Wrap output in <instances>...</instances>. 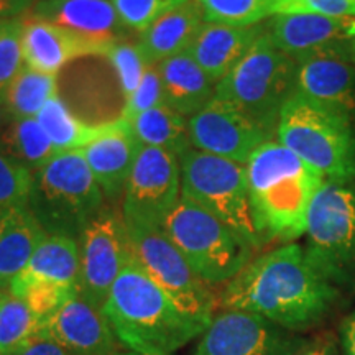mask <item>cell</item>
<instances>
[{
    "label": "cell",
    "mask_w": 355,
    "mask_h": 355,
    "mask_svg": "<svg viewBox=\"0 0 355 355\" xmlns=\"http://www.w3.org/2000/svg\"><path fill=\"white\" fill-rule=\"evenodd\" d=\"M21 32V17L0 20V94L25 68Z\"/></svg>",
    "instance_id": "1f68e13d"
},
{
    "label": "cell",
    "mask_w": 355,
    "mask_h": 355,
    "mask_svg": "<svg viewBox=\"0 0 355 355\" xmlns=\"http://www.w3.org/2000/svg\"><path fill=\"white\" fill-rule=\"evenodd\" d=\"M188 128L193 148L241 165H247L252 153L275 137L242 110L216 96L188 119Z\"/></svg>",
    "instance_id": "5bb4252c"
},
{
    "label": "cell",
    "mask_w": 355,
    "mask_h": 355,
    "mask_svg": "<svg viewBox=\"0 0 355 355\" xmlns=\"http://www.w3.org/2000/svg\"><path fill=\"white\" fill-rule=\"evenodd\" d=\"M37 2L38 0H0V20L19 19Z\"/></svg>",
    "instance_id": "f35d334b"
},
{
    "label": "cell",
    "mask_w": 355,
    "mask_h": 355,
    "mask_svg": "<svg viewBox=\"0 0 355 355\" xmlns=\"http://www.w3.org/2000/svg\"><path fill=\"white\" fill-rule=\"evenodd\" d=\"M21 48L25 66L44 74H55L74 58L107 55L114 43L96 42L63 26L30 15L21 17Z\"/></svg>",
    "instance_id": "e0dca14e"
},
{
    "label": "cell",
    "mask_w": 355,
    "mask_h": 355,
    "mask_svg": "<svg viewBox=\"0 0 355 355\" xmlns=\"http://www.w3.org/2000/svg\"><path fill=\"white\" fill-rule=\"evenodd\" d=\"M245 171L250 211L261 243H291L304 235L309 206L326 181L321 173L278 140L259 146Z\"/></svg>",
    "instance_id": "7a4b0ae2"
},
{
    "label": "cell",
    "mask_w": 355,
    "mask_h": 355,
    "mask_svg": "<svg viewBox=\"0 0 355 355\" xmlns=\"http://www.w3.org/2000/svg\"><path fill=\"white\" fill-rule=\"evenodd\" d=\"M157 68L163 86V101L186 119L206 107L216 94L217 84L204 73L189 51L159 61Z\"/></svg>",
    "instance_id": "603a6c76"
},
{
    "label": "cell",
    "mask_w": 355,
    "mask_h": 355,
    "mask_svg": "<svg viewBox=\"0 0 355 355\" xmlns=\"http://www.w3.org/2000/svg\"><path fill=\"white\" fill-rule=\"evenodd\" d=\"M102 313L119 343L141 355H173L207 329L178 309L132 260V254L110 288Z\"/></svg>",
    "instance_id": "3957f363"
},
{
    "label": "cell",
    "mask_w": 355,
    "mask_h": 355,
    "mask_svg": "<svg viewBox=\"0 0 355 355\" xmlns=\"http://www.w3.org/2000/svg\"><path fill=\"white\" fill-rule=\"evenodd\" d=\"M350 42L329 44L293 60L295 92L355 121V64Z\"/></svg>",
    "instance_id": "9a60e30c"
},
{
    "label": "cell",
    "mask_w": 355,
    "mask_h": 355,
    "mask_svg": "<svg viewBox=\"0 0 355 355\" xmlns=\"http://www.w3.org/2000/svg\"><path fill=\"white\" fill-rule=\"evenodd\" d=\"M46 235L28 204L0 209V285L7 291Z\"/></svg>",
    "instance_id": "d4e9b609"
},
{
    "label": "cell",
    "mask_w": 355,
    "mask_h": 355,
    "mask_svg": "<svg viewBox=\"0 0 355 355\" xmlns=\"http://www.w3.org/2000/svg\"><path fill=\"white\" fill-rule=\"evenodd\" d=\"M140 150L141 144L123 117H121L117 128L81 150L102 193L110 201H117L123 196V189Z\"/></svg>",
    "instance_id": "ffe728a7"
},
{
    "label": "cell",
    "mask_w": 355,
    "mask_h": 355,
    "mask_svg": "<svg viewBox=\"0 0 355 355\" xmlns=\"http://www.w3.org/2000/svg\"><path fill=\"white\" fill-rule=\"evenodd\" d=\"M163 104H165V101H163V86L158 74V68L157 64H150L145 71L144 79L140 81L139 87L133 91L130 97L125 99V107H123L122 117L130 122L137 115Z\"/></svg>",
    "instance_id": "d590c367"
},
{
    "label": "cell",
    "mask_w": 355,
    "mask_h": 355,
    "mask_svg": "<svg viewBox=\"0 0 355 355\" xmlns=\"http://www.w3.org/2000/svg\"><path fill=\"white\" fill-rule=\"evenodd\" d=\"M275 48L296 58L329 44L355 38V19H334L316 13H279L265 24Z\"/></svg>",
    "instance_id": "ac0fdd59"
},
{
    "label": "cell",
    "mask_w": 355,
    "mask_h": 355,
    "mask_svg": "<svg viewBox=\"0 0 355 355\" xmlns=\"http://www.w3.org/2000/svg\"><path fill=\"white\" fill-rule=\"evenodd\" d=\"M33 173L0 152V209L28 204Z\"/></svg>",
    "instance_id": "836d02e7"
},
{
    "label": "cell",
    "mask_w": 355,
    "mask_h": 355,
    "mask_svg": "<svg viewBox=\"0 0 355 355\" xmlns=\"http://www.w3.org/2000/svg\"><path fill=\"white\" fill-rule=\"evenodd\" d=\"M296 61L279 51L266 32L245 58L216 86V97L277 133L279 112L295 94Z\"/></svg>",
    "instance_id": "52a82bcc"
},
{
    "label": "cell",
    "mask_w": 355,
    "mask_h": 355,
    "mask_svg": "<svg viewBox=\"0 0 355 355\" xmlns=\"http://www.w3.org/2000/svg\"><path fill=\"white\" fill-rule=\"evenodd\" d=\"M0 152L32 173L38 171L60 153L37 119L8 121L0 132Z\"/></svg>",
    "instance_id": "83f0119b"
},
{
    "label": "cell",
    "mask_w": 355,
    "mask_h": 355,
    "mask_svg": "<svg viewBox=\"0 0 355 355\" xmlns=\"http://www.w3.org/2000/svg\"><path fill=\"white\" fill-rule=\"evenodd\" d=\"M211 24L250 26L272 17L275 0H198Z\"/></svg>",
    "instance_id": "4dcf8cb0"
},
{
    "label": "cell",
    "mask_w": 355,
    "mask_h": 355,
    "mask_svg": "<svg viewBox=\"0 0 355 355\" xmlns=\"http://www.w3.org/2000/svg\"><path fill=\"white\" fill-rule=\"evenodd\" d=\"M78 243L79 295L102 311L110 288L130 259V242L122 214L102 207L81 230Z\"/></svg>",
    "instance_id": "8fae6325"
},
{
    "label": "cell",
    "mask_w": 355,
    "mask_h": 355,
    "mask_svg": "<svg viewBox=\"0 0 355 355\" xmlns=\"http://www.w3.org/2000/svg\"><path fill=\"white\" fill-rule=\"evenodd\" d=\"M159 227L207 285L229 283L245 268L255 250L219 219L184 198L178 199Z\"/></svg>",
    "instance_id": "8992f818"
},
{
    "label": "cell",
    "mask_w": 355,
    "mask_h": 355,
    "mask_svg": "<svg viewBox=\"0 0 355 355\" xmlns=\"http://www.w3.org/2000/svg\"><path fill=\"white\" fill-rule=\"evenodd\" d=\"M265 33V24L232 26L206 21L191 44L189 55L216 84L245 58Z\"/></svg>",
    "instance_id": "7402d4cb"
},
{
    "label": "cell",
    "mask_w": 355,
    "mask_h": 355,
    "mask_svg": "<svg viewBox=\"0 0 355 355\" xmlns=\"http://www.w3.org/2000/svg\"><path fill=\"white\" fill-rule=\"evenodd\" d=\"M105 56L112 63L115 73L119 76V81H121L123 97L127 99L139 87L150 63L146 61L144 53H141L139 43L133 44L127 42H117L112 44V48H110Z\"/></svg>",
    "instance_id": "d6a6232c"
},
{
    "label": "cell",
    "mask_w": 355,
    "mask_h": 355,
    "mask_svg": "<svg viewBox=\"0 0 355 355\" xmlns=\"http://www.w3.org/2000/svg\"><path fill=\"white\" fill-rule=\"evenodd\" d=\"M17 355H76L69 350H66L61 345L53 343L50 339H44V337L38 336L32 344H28L26 347Z\"/></svg>",
    "instance_id": "74e56055"
},
{
    "label": "cell",
    "mask_w": 355,
    "mask_h": 355,
    "mask_svg": "<svg viewBox=\"0 0 355 355\" xmlns=\"http://www.w3.org/2000/svg\"><path fill=\"white\" fill-rule=\"evenodd\" d=\"M8 121H10V119H8L6 105H3V101H2V96H0V132L3 130V127L7 125Z\"/></svg>",
    "instance_id": "60d3db41"
},
{
    "label": "cell",
    "mask_w": 355,
    "mask_h": 355,
    "mask_svg": "<svg viewBox=\"0 0 355 355\" xmlns=\"http://www.w3.org/2000/svg\"><path fill=\"white\" fill-rule=\"evenodd\" d=\"M79 278L81 260L76 239L46 235L25 268L12 279L8 293L19 296L26 288L40 285L79 291Z\"/></svg>",
    "instance_id": "d6986e66"
},
{
    "label": "cell",
    "mask_w": 355,
    "mask_h": 355,
    "mask_svg": "<svg viewBox=\"0 0 355 355\" xmlns=\"http://www.w3.org/2000/svg\"><path fill=\"white\" fill-rule=\"evenodd\" d=\"M277 139L324 180L355 184V121L295 92L279 112Z\"/></svg>",
    "instance_id": "277c9868"
},
{
    "label": "cell",
    "mask_w": 355,
    "mask_h": 355,
    "mask_svg": "<svg viewBox=\"0 0 355 355\" xmlns=\"http://www.w3.org/2000/svg\"><path fill=\"white\" fill-rule=\"evenodd\" d=\"M104 193L81 150L60 152L33 173L28 207L48 235L76 239L102 209Z\"/></svg>",
    "instance_id": "5b68a950"
},
{
    "label": "cell",
    "mask_w": 355,
    "mask_h": 355,
    "mask_svg": "<svg viewBox=\"0 0 355 355\" xmlns=\"http://www.w3.org/2000/svg\"><path fill=\"white\" fill-rule=\"evenodd\" d=\"M115 355H141V354H135V352H128V354L123 352V354H122V352H121V354H115Z\"/></svg>",
    "instance_id": "f6af8a7d"
},
{
    "label": "cell",
    "mask_w": 355,
    "mask_h": 355,
    "mask_svg": "<svg viewBox=\"0 0 355 355\" xmlns=\"http://www.w3.org/2000/svg\"><path fill=\"white\" fill-rule=\"evenodd\" d=\"M339 295L311 263L304 247L291 242L248 261L225 283L219 304L220 309L255 314L295 332L326 318Z\"/></svg>",
    "instance_id": "6da1fadb"
},
{
    "label": "cell",
    "mask_w": 355,
    "mask_h": 355,
    "mask_svg": "<svg viewBox=\"0 0 355 355\" xmlns=\"http://www.w3.org/2000/svg\"><path fill=\"white\" fill-rule=\"evenodd\" d=\"M303 339L243 311L220 309L201 334L193 355H300Z\"/></svg>",
    "instance_id": "4fadbf2b"
},
{
    "label": "cell",
    "mask_w": 355,
    "mask_h": 355,
    "mask_svg": "<svg viewBox=\"0 0 355 355\" xmlns=\"http://www.w3.org/2000/svg\"><path fill=\"white\" fill-rule=\"evenodd\" d=\"M206 24L201 3L186 0L141 32L139 46L150 64L189 51L199 30Z\"/></svg>",
    "instance_id": "cb8c5ba5"
},
{
    "label": "cell",
    "mask_w": 355,
    "mask_h": 355,
    "mask_svg": "<svg viewBox=\"0 0 355 355\" xmlns=\"http://www.w3.org/2000/svg\"><path fill=\"white\" fill-rule=\"evenodd\" d=\"M300 355H332V350H331V349H327V347H321V349L309 350V352H306V354H300Z\"/></svg>",
    "instance_id": "b9f144b4"
},
{
    "label": "cell",
    "mask_w": 355,
    "mask_h": 355,
    "mask_svg": "<svg viewBox=\"0 0 355 355\" xmlns=\"http://www.w3.org/2000/svg\"><path fill=\"white\" fill-rule=\"evenodd\" d=\"M112 2L122 24L128 30L145 32L159 17L184 3L186 0H112Z\"/></svg>",
    "instance_id": "e575fe53"
},
{
    "label": "cell",
    "mask_w": 355,
    "mask_h": 355,
    "mask_svg": "<svg viewBox=\"0 0 355 355\" xmlns=\"http://www.w3.org/2000/svg\"><path fill=\"white\" fill-rule=\"evenodd\" d=\"M350 51H352V60H354V64H355V38L350 42Z\"/></svg>",
    "instance_id": "7bdbcfd3"
},
{
    "label": "cell",
    "mask_w": 355,
    "mask_h": 355,
    "mask_svg": "<svg viewBox=\"0 0 355 355\" xmlns=\"http://www.w3.org/2000/svg\"><path fill=\"white\" fill-rule=\"evenodd\" d=\"M37 314L12 293L0 298V355H17L40 334Z\"/></svg>",
    "instance_id": "f546056e"
},
{
    "label": "cell",
    "mask_w": 355,
    "mask_h": 355,
    "mask_svg": "<svg viewBox=\"0 0 355 355\" xmlns=\"http://www.w3.org/2000/svg\"><path fill=\"white\" fill-rule=\"evenodd\" d=\"M306 254L332 286L355 293V184L324 181L313 198Z\"/></svg>",
    "instance_id": "ba28073f"
},
{
    "label": "cell",
    "mask_w": 355,
    "mask_h": 355,
    "mask_svg": "<svg viewBox=\"0 0 355 355\" xmlns=\"http://www.w3.org/2000/svg\"><path fill=\"white\" fill-rule=\"evenodd\" d=\"M0 96L10 121L37 119L40 110L58 96L56 76L25 66Z\"/></svg>",
    "instance_id": "f1b7e54d"
},
{
    "label": "cell",
    "mask_w": 355,
    "mask_h": 355,
    "mask_svg": "<svg viewBox=\"0 0 355 355\" xmlns=\"http://www.w3.org/2000/svg\"><path fill=\"white\" fill-rule=\"evenodd\" d=\"M32 15L104 43L121 42L128 30L112 0H38Z\"/></svg>",
    "instance_id": "44dd1931"
},
{
    "label": "cell",
    "mask_w": 355,
    "mask_h": 355,
    "mask_svg": "<svg viewBox=\"0 0 355 355\" xmlns=\"http://www.w3.org/2000/svg\"><path fill=\"white\" fill-rule=\"evenodd\" d=\"M76 355H115V337L105 314L74 295L40 324V334Z\"/></svg>",
    "instance_id": "2e32d148"
},
{
    "label": "cell",
    "mask_w": 355,
    "mask_h": 355,
    "mask_svg": "<svg viewBox=\"0 0 355 355\" xmlns=\"http://www.w3.org/2000/svg\"><path fill=\"white\" fill-rule=\"evenodd\" d=\"M37 121L58 152H71V150L86 148L99 137L112 132L114 128H117L121 119L97 123V125L84 123L76 115L71 114L64 102L56 96L40 110Z\"/></svg>",
    "instance_id": "484cf974"
},
{
    "label": "cell",
    "mask_w": 355,
    "mask_h": 355,
    "mask_svg": "<svg viewBox=\"0 0 355 355\" xmlns=\"http://www.w3.org/2000/svg\"><path fill=\"white\" fill-rule=\"evenodd\" d=\"M180 198V158L153 146H141L123 189V222L159 227Z\"/></svg>",
    "instance_id": "7c38bea8"
},
{
    "label": "cell",
    "mask_w": 355,
    "mask_h": 355,
    "mask_svg": "<svg viewBox=\"0 0 355 355\" xmlns=\"http://www.w3.org/2000/svg\"><path fill=\"white\" fill-rule=\"evenodd\" d=\"M127 225V224H125ZM132 260L144 273L194 321L209 326L216 314V296L194 273L162 227L127 225Z\"/></svg>",
    "instance_id": "30bf717a"
},
{
    "label": "cell",
    "mask_w": 355,
    "mask_h": 355,
    "mask_svg": "<svg viewBox=\"0 0 355 355\" xmlns=\"http://www.w3.org/2000/svg\"><path fill=\"white\" fill-rule=\"evenodd\" d=\"M343 350L344 355H355V313L345 319L343 326Z\"/></svg>",
    "instance_id": "ab89813d"
},
{
    "label": "cell",
    "mask_w": 355,
    "mask_h": 355,
    "mask_svg": "<svg viewBox=\"0 0 355 355\" xmlns=\"http://www.w3.org/2000/svg\"><path fill=\"white\" fill-rule=\"evenodd\" d=\"M316 13L334 19H355V0H275L272 15Z\"/></svg>",
    "instance_id": "8d00e7d4"
},
{
    "label": "cell",
    "mask_w": 355,
    "mask_h": 355,
    "mask_svg": "<svg viewBox=\"0 0 355 355\" xmlns=\"http://www.w3.org/2000/svg\"><path fill=\"white\" fill-rule=\"evenodd\" d=\"M180 165L181 198L209 212L250 247L263 245L252 217L245 165L196 148H189Z\"/></svg>",
    "instance_id": "9c48e42d"
},
{
    "label": "cell",
    "mask_w": 355,
    "mask_h": 355,
    "mask_svg": "<svg viewBox=\"0 0 355 355\" xmlns=\"http://www.w3.org/2000/svg\"><path fill=\"white\" fill-rule=\"evenodd\" d=\"M6 293H7V290H6V288H3L2 285H0V298H2V296H3V295H6Z\"/></svg>",
    "instance_id": "ee69618b"
},
{
    "label": "cell",
    "mask_w": 355,
    "mask_h": 355,
    "mask_svg": "<svg viewBox=\"0 0 355 355\" xmlns=\"http://www.w3.org/2000/svg\"><path fill=\"white\" fill-rule=\"evenodd\" d=\"M128 123L141 146L159 148L175 155L176 158H181L189 148H193L188 119L168 107L166 104L137 115Z\"/></svg>",
    "instance_id": "4316f807"
}]
</instances>
